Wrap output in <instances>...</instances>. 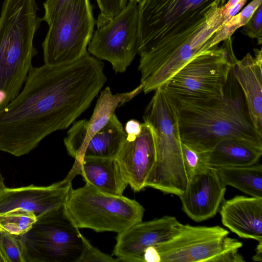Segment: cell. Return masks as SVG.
Segmentation results:
<instances>
[{"label":"cell","instance_id":"1","mask_svg":"<svg viewBox=\"0 0 262 262\" xmlns=\"http://www.w3.org/2000/svg\"><path fill=\"white\" fill-rule=\"evenodd\" d=\"M104 67L87 53L70 63L32 67L24 88L0 111V151L28 154L49 135L67 128L106 82Z\"/></svg>","mask_w":262,"mask_h":262},{"label":"cell","instance_id":"2","mask_svg":"<svg viewBox=\"0 0 262 262\" xmlns=\"http://www.w3.org/2000/svg\"><path fill=\"white\" fill-rule=\"evenodd\" d=\"M226 0H142L138 5V70L165 85L195 56L215 47L214 20Z\"/></svg>","mask_w":262,"mask_h":262},{"label":"cell","instance_id":"3","mask_svg":"<svg viewBox=\"0 0 262 262\" xmlns=\"http://www.w3.org/2000/svg\"><path fill=\"white\" fill-rule=\"evenodd\" d=\"M174 100L178 110L182 142L194 149L205 152L219 141L230 138L262 148V134L249 116L243 92L232 68L222 98Z\"/></svg>","mask_w":262,"mask_h":262},{"label":"cell","instance_id":"4","mask_svg":"<svg viewBox=\"0 0 262 262\" xmlns=\"http://www.w3.org/2000/svg\"><path fill=\"white\" fill-rule=\"evenodd\" d=\"M143 118L153 128L156 151L146 187L179 197L186 189L189 176L184 161L177 105L163 86L155 90Z\"/></svg>","mask_w":262,"mask_h":262},{"label":"cell","instance_id":"5","mask_svg":"<svg viewBox=\"0 0 262 262\" xmlns=\"http://www.w3.org/2000/svg\"><path fill=\"white\" fill-rule=\"evenodd\" d=\"M36 0H4L0 15V94L18 93L37 51L34 38L42 21Z\"/></svg>","mask_w":262,"mask_h":262},{"label":"cell","instance_id":"6","mask_svg":"<svg viewBox=\"0 0 262 262\" xmlns=\"http://www.w3.org/2000/svg\"><path fill=\"white\" fill-rule=\"evenodd\" d=\"M219 226L180 225L166 241L150 246L143 262H244L243 244Z\"/></svg>","mask_w":262,"mask_h":262},{"label":"cell","instance_id":"7","mask_svg":"<svg viewBox=\"0 0 262 262\" xmlns=\"http://www.w3.org/2000/svg\"><path fill=\"white\" fill-rule=\"evenodd\" d=\"M63 209L79 229L118 234L142 221L145 211L134 200L103 192L87 183L76 189L71 187Z\"/></svg>","mask_w":262,"mask_h":262},{"label":"cell","instance_id":"8","mask_svg":"<svg viewBox=\"0 0 262 262\" xmlns=\"http://www.w3.org/2000/svg\"><path fill=\"white\" fill-rule=\"evenodd\" d=\"M237 59L231 38L195 56L180 69L163 87L174 99L187 101L220 99L230 70Z\"/></svg>","mask_w":262,"mask_h":262},{"label":"cell","instance_id":"9","mask_svg":"<svg viewBox=\"0 0 262 262\" xmlns=\"http://www.w3.org/2000/svg\"><path fill=\"white\" fill-rule=\"evenodd\" d=\"M95 24L90 0H69L49 25L42 43L44 64L70 63L88 53Z\"/></svg>","mask_w":262,"mask_h":262},{"label":"cell","instance_id":"10","mask_svg":"<svg viewBox=\"0 0 262 262\" xmlns=\"http://www.w3.org/2000/svg\"><path fill=\"white\" fill-rule=\"evenodd\" d=\"M19 237L25 262H79L84 250V236L63 206L38 219Z\"/></svg>","mask_w":262,"mask_h":262},{"label":"cell","instance_id":"11","mask_svg":"<svg viewBox=\"0 0 262 262\" xmlns=\"http://www.w3.org/2000/svg\"><path fill=\"white\" fill-rule=\"evenodd\" d=\"M138 5L129 2L117 15L96 24L88 45L89 53L109 61L116 73H123L138 50Z\"/></svg>","mask_w":262,"mask_h":262},{"label":"cell","instance_id":"12","mask_svg":"<svg viewBox=\"0 0 262 262\" xmlns=\"http://www.w3.org/2000/svg\"><path fill=\"white\" fill-rule=\"evenodd\" d=\"M73 179L68 174L63 180L47 186H5L0 189V214L20 211L41 218L63 206Z\"/></svg>","mask_w":262,"mask_h":262},{"label":"cell","instance_id":"13","mask_svg":"<svg viewBox=\"0 0 262 262\" xmlns=\"http://www.w3.org/2000/svg\"><path fill=\"white\" fill-rule=\"evenodd\" d=\"M226 191L216 168L205 166L189 178L179 196L182 210L191 220L200 222L214 216Z\"/></svg>","mask_w":262,"mask_h":262},{"label":"cell","instance_id":"14","mask_svg":"<svg viewBox=\"0 0 262 262\" xmlns=\"http://www.w3.org/2000/svg\"><path fill=\"white\" fill-rule=\"evenodd\" d=\"M156 157L155 134L147 122L137 135L126 134L115 159L128 185L135 192L146 187Z\"/></svg>","mask_w":262,"mask_h":262},{"label":"cell","instance_id":"15","mask_svg":"<svg viewBox=\"0 0 262 262\" xmlns=\"http://www.w3.org/2000/svg\"><path fill=\"white\" fill-rule=\"evenodd\" d=\"M181 224L169 215L136 223L118 234L114 255L120 261L143 262L146 249L169 239Z\"/></svg>","mask_w":262,"mask_h":262},{"label":"cell","instance_id":"16","mask_svg":"<svg viewBox=\"0 0 262 262\" xmlns=\"http://www.w3.org/2000/svg\"><path fill=\"white\" fill-rule=\"evenodd\" d=\"M143 86L140 83L132 91L116 94H113L109 86L101 91L90 120L77 121L68 132L64 144L68 154L78 159L87 142L106 124L117 108L142 92Z\"/></svg>","mask_w":262,"mask_h":262},{"label":"cell","instance_id":"17","mask_svg":"<svg viewBox=\"0 0 262 262\" xmlns=\"http://www.w3.org/2000/svg\"><path fill=\"white\" fill-rule=\"evenodd\" d=\"M222 224L238 236L262 241V198L236 195L220 208Z\"/></svg>","mask_w":262,"mask_h":262},{"label":"cell","instance_id":"18","mask_svg":"<svg viewBox=\"0 0 262 262\" xmlns=\"http://www.w3.org/2000/svg\"><path fill=\"white\" fill-rule=\"evenodd\" d=\"M254 57L248 53L232 67L244 96L249 116L262 134V51L255 49Z\"/></svg>","mask_w":262,"mask_h":262},{"label":"cell","instance_id":"19","mask_svg":"<svg viewBox=\"0 0 262 262\" xmlns=\"http://www.w3.org/2000/svg\"><path fill=\"white\" fill-rule=\"evenodd\" d=\"M82 176L85 183L103 192L121 195L128 185L115 158L84 157L75 159L69 173Z\"/></svg>","mask_w":262,"mask_h":262},{"label":"cell","instance_id":"20","mask_svg":"<svg viewBox=\"0 0 262 262\" xmlns=\"http://www.w3.org/2000/svg\"><path fill=\"white\" fill-rule=\"evenodd\" d=\"M205 166L214 168L250 165L258 162L262 148L243 140L226 138L202 152Z\"/></svg>","mask_w":262,"mask_h":262},{"label":"cell","instance_id":"21","mask_svg":"<svg viewBox=\"0 0 262 262\" xmlns=\"http://www.w3.org/2000/svg\"><path fill=\"white\" fill-rule=\"evenodd\" d=\"M126 137L122 123L114 114L87 142L77 159L84 157L115 158Z\"/></svg>","mask_w":262,"mask_h":262},{"label":"cell","instance_id":"22","mask_svg":"<svg viewBox=\"0 0 262 262\" xmlns=\"http://www.w3.org/2000/svg\"><path fill=\"white\" fill-rule=\"evenodd\" d=\"M225 186L233 187L251 196L262 198V166L257 163L246 166L216 168Z\"/></svg>","mask_w":262,"mask_h":262},{"label":"cell","instance_id":"23","mask_svg":"<svg viewBox=\"0 0 262 262\" xmlns=\"http://www.w3.org/2000/svg\"><path fill=\"white\" fill-rule=\"evenodd\" d=\"M261 4L262 0H253L241 12L222 25L215 33L211 47H217L220 42L231 37L237 29L248 22L254 11Z\"/></svg>","mask_w":262,"mask_h":262},{"label":"cell","instance_id":"24","mask_svg":"<svg viewBox=\"0 0 262 262\" xmlns=\"http://www.w3.org/2000/svg\"><path fill=\"white\" fill-rule=\"evenodd\" d=\"M37 221L35 214L25 211H13L0 214V230L15 235L28 232Z\"/></svg>","mask_w":262,"mask_h":262},{"label":"cell","instance_id":"25","mask_svg":"<svg viewBox=\"0 0 262 262\" xmlns=\"http://www.w3.org/2000/svg\"><path fill=\"white\" fill-rule=\"evenodd\" d=\"M0 252L5 262H25L23 248L19 236L1 230Z\"/></svg>","mask_w":262,"mask_h":262},{"label":"cell","instance_id":"26","mask_svg":"<svg viewBox=\"0 0 262 262\" xmlns=\"http://www.w3.org/2000/svg\"><path fill=\"white\" fill-rule=\"evenodd\" d=\"M100 11L96 24L105 22L119 14L127 5V0H96Z\"/></svg>","mask_w":262,"mask_h":262},{"label":"cell","instance_id":"27","mask_svg":"<svg viewBox=\"0 0 262 262\" xmlns=\"http://www.w3.org/2000/svg\"><path fill=\"white\" fill-rule=\"evenodd\" d=\"M241 32L251 38H256L258 44L262 43V4L254 11Z\"/></svg>","mask_w":262,"mask_h":262},{"label":"cell","instance_id":"28","mask_svg":"<svg viewBox=\"0 0 262 262\" xmlns=\"http://www.w3.org/2000/svg\"><path fill=\"white\" fill-rule=\"evenodd\" d=\"M83 242L84 250L79 262L120 261L118 258H113L92 246L85 237Z\"/></svg>","mask_w":262,"mask_h":262},{"label":"cell","instance_id":"29","mask_svg":"<svg viewBox=\"0 0 262 262\" xmlns=\"http://www.w3.org/2000/svg\"><path fill=\"white\" fill-rule=\"evenodd\" d=\"M185 165L190 177L205 166L202 154L182 142Z\"/></svg>","mask_w":262,"mask_h":262},{"label":"cell","instance_id":"30","mask_svg":"<svg viewBox=\"0 0 262 262\" xmlns=\"http://www.w3.org/2000/svg\"><path fill=\"white\" fill-rule=\"evenodd\" d=\"M68 1L46 0L43 4L45 14L42 20L46 21L49 26L58 12Z\"/></svg>","mask_w":262,"mask_h":262},{"label":"cell","instance_id":"31","mask_svg":"<svg viewBox=\"0 0 262 262\" xmlns=\"http://www.w3.org/2000/svg\"><path fill=\"white\" fill-rule=\"evenodd\" d=\"M239 1L240 0H229L220 9L216 14L215 20L218 30L220 28L224 25V18L228 10Z\"/></svg>","mask_w":262,"mask_h":262},{"label":"cell","instance_id":"32","mask_svg":"<svg viewBox=\"0 0 262 262\" xmlns=\"http://www.w3.org/2000/svg\"><path fill=\"white\" fill-rule=\"evenodd\" d=\"M142 123L139 121L132 119L127 122L125 126V131L126 134L138 135L141 131Z\"/></svg>","mask_w":262,"mask_h":262},{"label":"cell","instance_id":"33","mask_svg":"<svg viewBox=\"0 0 262 262\" xmlns=\"http://www.w3.org/2000/svg\"><path fill=\"white\" fill-rule=\"evenodd\" d=\"M256 248L255 254L252 257V260L255 261H262V241L258 242Z\"/></svg>","mask_w":262,"mask_h":262},{"label":"cell","instance_id":"34","mask_svg":"<svg viewBox=\"0 0 262 262\" xmlns=\"http://www.w3.org/2000/svg\"><path fill=\"white\" fill-rule=\"evenodd\" d=\"M5 186L4 185V179L0 173V189L4 187Z\"/></svg>","mask_w":262,"mask_h":262},{"label":"cell","instance_id":"35","mask_svg":"<svg viewBox=\"0 0 262 262\" xmlns=\"http://www.w3.org/2000/svg\"><path fill=\"white\" fill-rule=\"evenodd\" d=\"M142 0H129V2L137 4L140 3Z\"/></svg>","mask_w":262,"mask_h":262},{"label":"cell","instance_id":"36","mask_svg":"<svg viewBox=\"0 0 262 262\" xmlns=\"http://www.w3.org/2000/svg\"><path fill=\"white\" fill-rule=\"evenodd\" d=\"M0 262H5V260L0 252Z\"/></svg>","mask_w":262,"mask_h":262},{"label":"cell","instance_id":"37","mask_svg":"<svg viewBox=\"0 0 262 262\" xmlns=\"http://www.w3.org/2000/svg\"></svg>","mask_w":262,"mask_h":262}]
</instances>
